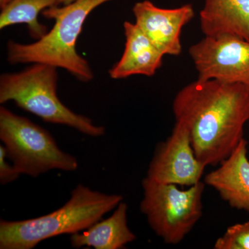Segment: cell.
<instances>
[{
  "label": "cell",
  "mask_w": 249,
  "mask_h": 249,
  "mask_svg": "<svg viewBox=\"0 0 249 249\" xmlns=\"http://www.w3.org/2000/svg\"><path fill=\"white\" fill-rule=\"evenodd\" d=\"M175 123L189 132L196 158L206 167L228 158L244 139L249 120V90L217 80L197 79L173 103Z\"/></svg>",
  "instance_id": "6da1fadb"
},
{
  "label": "cell",
  "mask_w": 249,
  "mask_h": 249,
  "mask_svg": "<svg viewBox=\"0 0 249 249\" xmlns=\"http://www.w3.org/2000/svg\"><path fill=\"white\" fill-rule=\"evenodd\" d=\"M111 0H75L42 11L47 19H54L53 28L40 40L31 44L9 40V63H41L66 70L80 81H91L93 72L88 60L78 53L76 43L88 16L96 8Z\"/></svg>",
  "instance_id": "7a4b0ae2"
},
{
  "label": "cell",
  "mask_w": 249,
  "mask_h": 249,
  "mask_svg": "<svg viewBox=\"0 0 249 249\" xmlns=\"http://www.w3.org/2000/svg\"><path fill=\"white\" fill-rule=\"evenodd\" d=\"M120 195H107L78 185L66 204L41 217L0 221V249H32L42 241L87 230L117 207Z\"/></svg>",
  "instance_id": "3957f363"
},
{
  "label": "cell",
  "mask_w": 249,
  "mask_h": 249,
  "mask_svg": "<svg viewBox=\"0 0 249 249\" xmlns=\"http://www.w3.org/2000/svg\"><path fill=\"white\" fill-rule=\"evenodd\" d=\"M56 67L34 63L19 72L0 76V103L14 101L18 107L45 122L67 125L92 137L106 133L89 118L76 114L65 106L57 94Z\"/></svg>",
  "instance_id": "277c9868"
},
{
  "label": "cell",
  "mask_w": 249,
  "mask_h": 249,
  "mask_svg": "<svg viewBox=\"0 0 249 249\" xmlns=\"http://www.w3.org/2000/svg\"><path fill=\"white\" fill-rule=\"evenodd\" d=\"M0 139L21 175L37 178L49 170L78 168L76 159L62 151L47 129L4 107H0Z\"/></svg>",
  "instance_id": "5b68a950"
},
{
  "label": "cell",
  "mask_w": 249,
  "mask_h": 249,
  "mask_svg": "<svg viewBox=\"0 0 249 249\" xmlns=\"http://www.w3.org/2000/svg\"><path fill=\"white\" fill-rule=\"evenodd\" d=\"M205 186L201 181L182 191L175 184L156 182L147 178L142 179L141 212L165 243L182 242L202 217Z\"/></svg>",
  "instance_id": "8992f818"
},
{
  "label": "cell",
  "mask_w": 249,
  "mask_h": 249,
  "mask_svg": "<svg viewBox=\"0 0 249 249\" xmlns=\"http://www.w3.org/2000/svg\"><path fill=\"white\" fill-rule=\"evenodd\" d=\"M199 80H217L249 90V41L234 37H206L190 47Z\"/></svg>",
  "instance_id": "52a82bcc"
},
{
  "label": "cell",
  "mask_w": 249,
  "mask_h": 249,
  "mask_svg": "<svg viewBox=\"0 0 249 249\" xmlns=\"http://www.w3.org/2000/svg\"><path fill=\"white\" fill-rule=\"evenodd\" d=\"M206 168L196 158L188 129L175 123L170 137L156 147L146 178L156 182L191 187L201 181Z\"/></svg>",
  "instance_id": "ba28073f"
},
{
  "label": "cell",
  "mask_w": 249,
  "mask_h": 249,
  "mask_svg": "<svg viewBox=\"0 0 249 249\" xmlns=\"http://www.w3.org/2000/svg\"><path fill=\"white\" fill-rule=\"evenodd\" d=\"M132 11L136 24L163 55L178 56L181 53V31L195 17L191 4L162 9L144 0L136 3Z\"/></svg>",
  "instance_id": "9c48e42d"
},
{
  "label": "cell",
  "mask_w": 249,
  "mask_h": 249,
  "mask_svg": "<svg viewBox=\"0 0 249 249\" xmlns=\"http://www.w3.org/2000/svg\"><path fill=\"white\" fill-rule=\"evenodd\" d=\"M248 142L245 138L235 150L205 176V184L212 187L232 209L249 212Z\"/></svg>",
  "instance_id": "30bf717a"
},
{
  "label": "cell",
  "mask_w": 249,
  "mask_h": 249,
  "mask_svg": "<svg viewBox=\"0 0 249 249\" xmlns=\"http://www.w3.org/2000/svg\"><path fill=\"white\" fill-rule=\"evenodd\" d=\"M125 45L124 53L109 71L112 79L120 80L134 75L153 76L163 63V53L145 35L136 23L124 22Z\"/></svg>",
  "instance_id": "8fae6325"
},
{
  "label": "cell",
  "mask_w": 249,
  "mask_h": 249,
  "mask_svg": "<svg viewBox=\"0 0 249 249\" xmlns=\"http://www.w3.org/2000/svg\"><path fill=\"white\" fill-rule=\"evenodd\" d=\"M199 18L206 37L229 36L249 41V0H204Z\"/></svg>",
  "instance_id": "7c38bea8"
},
{
  "label": "cell",
  "mask_w": 249,
  "mask_h": 249,
  "mask_svg": "<svg viewBox=\"0 0 249 249\" xmlns=\"http://www.w3.org/2000/svg\"><path fill=\"white\" fill-rule=\"evenodd\" d=\"M127 204L121 201L114 213L104 220L95 223L83 233L71 234L73 248L93 247L96 249H120L137 239L127 226Z\"/></svg>",
  "instance_id": "4fadbf2b"
},
{
  "label": "cell",
  "mask_w": 249,
  "mask_h": 249,
  "mask_svg": "<svg viewBox=\"0 0 249 249\" xmlns=\"http://www.w3.org/2000/svg\"><path fill=\"white\" fill-rule=\"evenodd\" d=\"M58 5V0H12L0 14V29L16 24H25L33 38L40 40L48 32L38 21L40 13Z\"/></svg>",
  "instance_id": "5bb4252c"
},
{
  "label": "cell",
  "mask_w": 249,
  "mask_h": 249,
  "mask_svg": "<svg viewBox=\"0 0 249 249\" xmlns=\"http://www.w3.org/2000/svg\"><path fill=\"white\" fill-rule=\"evenodd\" d=\"M214 249H249V222L231 226L216 240Z\"/></svg>",
  "instance_id": "9a60e30c"
},
{
  "label": "cell",
  "mask_w": 249,
  "mask_h": 249,
  "mask_svg": "<svg viewBox=\"0 0 249 249\" xmlns=\"http://www.w3.org/2000/svg\"><path fill=\"white\" fill-rule=\"evenodd\" d=\"M6 150L4 145H0V182L5 185L17 180L21 174L16 170L14 165L6 161Z\"/></svg>",
  "instance_id": "2e32d148"
},
{
  "label": "cell",
  "mask_w": 249,
  "mask_h": 249,
  "mask_svg": "<svg viewBox=\"0 0 249 249\" xmlns=\"http://www.w3.org/2000/svg\"><path fill=\"white\" fill-rule=\"evenodd\" d=\"M12 0H0V8L2 9L9 3L11 2Z\"/></svg>",
  "instance_id": "e0dca14e"
},
{
  "label": "cell",
  "mask_w": 249,
  "mask_h": 249,
  "mask_svg": "<svg viewBox=\"0 0 249 249\" xmlns=\"http://www.w3.org/2000/svg\"><path fill=\"white\" fill-rule=\"evenodd\" d=\"M75 0H58V5H67L73 2Z\"/></svg>",
  "instance_id": "ac0fdd59"
}]
</instances>
